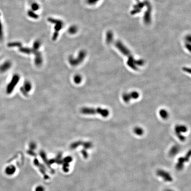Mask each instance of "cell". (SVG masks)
<instances>
[{
  "mask_svg": "<svg viewBox=\"0 0 191 191\" xmlns=\"http://www.w3.org/2000/svg\"><path fill=\"white\" fill-rule=\"evenodd\" d=\"M116 46L119 50L124 54L128 56V61L127 62V65L129 66L130 68L133 70H138V67L136 65H138L139 66H142L144 64L145 62L143 60H135L133 58L131 53L127 49L125 46H123L121 42H117L116 43Z\"/></svg>",
  "mask_w": 191,
  "mask_h": 191,
  "instance_id": "1",
  "label": "cell"
},
{
  "mask_svg": "<svg viewBox=\"0 0 191 191\" xmlns=\"http://www.w3.org/2000/svg\"><path fill=\"white\" fill-rule=\"evenodd\" d=\"M80 112L84 115H100L104 117H107L109 115V111L108 110V109L102 108L101 107H82L80 110Z\"/></svg>",
  "mask_w": 191,
  "mask_h": 191,
  "instance_id": "2",
  "label": "cell"
},
{
  "mask_svg": "<svg viewBox=\"0 0 191 191\" xmlns=\"http://www.w3.org/2000/svg\"><path fill=\"white\" fill-rule=\"evenodd\" d=\"M86 56V52L85 50H81L78 53L76 58L73 56H70L68 58V61L72 66H76L82 63Z\"/></svg>",
  "mask_w": 191,
  "mask_h": 191,
  "instance_id": "3",
  "label": "cell"
},
{
  "mask_svg": "<svg viewBox=\"0 0 191 191\" xmlns=\"http://www.w3.org/2000/svg\"><path fill=\"white\" fill-rule=\"evenodd\" d=\"M20 80V76L17 74L13 75L10 82L8 83L6 88V93L8 94H11L17 84Z\"/></svg>",
  "mask_w": 191,
  "mask_h": 191,
  "instance_id": "4",
  "label": "cell"
},
{
  "mask_svg": "<svg viewBox=\"0 0 191 191\" xmlns=\"http://www.w3.org/2000/svg\"><path fill=\"white\" fill-rule=\"evenodd\" d=\"M191 156L190 151L188 152L185 157H180L179 158L178 162L176 165V169L177 170H181L183 169L184 166L185 162L188 161Z\"/></svg>",
  "mask_w": 191,
  "mask_h": 191,
  "instance_id": "5",
  "label": "cell"
},
{
  "mask_svg": "<svg viewBox=\"0 0 191 191\" xmlns=\"http://www.w3.org/2000/svg\"><path fill=\"white\" fill-rule=\"evenodd\" d=\"M139 96V94L136 91H133L130 93H124L122 95V99L125 103H128L131 99H137Z\"/></svg>",
  "mask_w": 191,
  "mask_h": 191,
  "instance_id": "6",
  "label": "cell"
},
{
  "mask_svg": "<svg viewBox=\"0 0 191 191\" xmlns=\"http://www.w3.org/2000/svg\"><path fill=\"white\" fill-rule=\"evenodd\" d=\"M175 131L179 139L181 141H184L185 140V137L181 134V133L186 132L187 131L186 126L184 125H177L175 126Z\"/></svg>",
  "mask_w": 191,
  "mask_h": 191,
  "instance_id": "7",
  "label": "cell"
},
{
  "mask_svg": "<svg viewBox=\"0 0 191 191\" xmlns=\"http://www.w3.org/2000/svg\"><path fill=\"white\" fill-rule=\"evenodd\" d=\"M48 20L50 23L55 24V26L54 27V29L55 32H59L60 31L62 30L64 25H63L64 23L62 21L59 19H55V18H53L51 17L48 18Z\"/></svg>",
  "mask_w": 191,
  "mask_h": 191,
  "instance_id": "8",
  "label": "cell"
},
{
  "mask_svg": "<svg viewBox=\"0 0 191 191\" xmlns=\"http://www.w3.org/2000/svg\"><path fill=\"white\" fill-rule=\"evenodd\" d=\"M157 174L162 178L165 181L172 182V178L170 174L164 170L159 169L157 172Z\"/></svg>",
  "mask_w": 191,
  "mask_h": 191,
  "instance_id": "9",
  "label": "cell"
},
{
  "mask_svg": "<svg viewBox=\"0 0 191 191\" xmlns=\"http://www.w3.org/2000/svg\"><path fill=\"white\" fill-rule=\"evenodd\" d=\"M35 55L34 62L35 65L37 66H41L43 62V57L41 53L39 51H34L33 50V53Z\"/></svg>",
  "mask_w": 191,
  "mask_h": 191,
  "instance_id": "10",
  "label": "cell"
},
{
  "mask_svg": "<svg viewBox=\"0 0 191 191\" xmlns=\"http://www.w3.org/2000/svg\"><path fill=\"white\" fill-rule=\"evenodd\" d=\"M12 63L10 61H7L0 66V72L5 73L11 68Z\"/></svg>",
  "mask_w": 191,
  "mask_h": 191,
  "instance_id": "11",
  "label": "cell"
},
{
  "mask_svg": "<svg viewBox=\"0 0 191 191\" xmlns=\"http://www.w3.org/2000/svg\"><path fill=\"white\" fill-rule=\"evenodd\" d=\"M179 150L180 148L178 145H176L172 147V148L169 151V156L171 157L175 156L178 153Z\"/></svg>",
  "mask_w": 191,
  "mask_h": 191,
  "instance_id": "12",
  "label": "cell"
},
{
  "mask_svg": "<svg viewBox=\"0 0 191 191\" xmlns=\"http://www.w3.org/2000/svg\"><path fill=\"white\" fill-rule=\"evenodd\" d=\"M19 50L20 52L23 53L24 54H32L33 50L32 48H27V47H21L19 48Z\"/></svg>",
  "mask_w": 191,
  "mask_h": 191,
  "instance_id": "13",
  "label": "cell"
},
{
  "mask_svg": "<svg viewBox=\"0 0 191 191\" xmlns=\"http://www.w3.org/2000/svg\"><path fill=\"white\" fill-rule=\"evenodd\" d=\"M27 93H29L32 89V85L29 81H26L24 82L23 86H22Z\"/></svg>",
  "mask_w": 191,
  "mask_h": 191,
  "instance_id": "14",
  "label": "cell"
},
{
  "mask_svg": "<svg viewBox=\"0 0 191 191\" xmlns=\"http://www.w3.org/2000/svg\"><path fill=\"white\" fill-rule=\"evenodd\" d=\"M8 48H19L22 47V44L21 42H10L7 44Z\"/></svg>",
  "mask_w": 191,
  "mask_h": 191,
  "instance_id": "15",
  "label": "cell"
},
{
  "mask_svg": "<svg viewBox=\"0 0 191 191\" xmlns=\"http://www.w3.org/2000/svg\"><path fill=\"white\" fill-rule=\"evenodd\" d=\"M29 17L34 19H38L39 17V16L36 13H35L34 11H32V10H29L27 13Z\"/></svg>",
  "mask_w": 191,
  "mask_h": 191,
  "instance_id": "16",
  "label": "cell"
},
{
  "mask_svg": "<svg viewBox=\"0 0 191 191\" xmlns=\"http://www.w3.org/2000/svg\"><path fill=\"white\" fill-rule=\"evenodd\" d=\"M159 115L163 119H167L169 117V113L165 109H161L159 111Z\"/></svg>",
  "mask_w": 191,
  "mask_h": 191,
  "instance_id": "17",
  "label": "cell"
},
{
  "mask_svg": "<svg viewBox=\"0 0 191 191\" xmlns=\"http://www.w3.org/2000/svg\"><path fill=\"white\" fill-rule=\"evenodd\" d=\"M133 131L137 135L139 136H141V135H142V134H143L144 131L143 129L142 128H141L140 127H135L133 129Z\"/></svg>",
  "mask_w": 191,
  "mask_h": 191,
  "instance_id": "18",
  "label": "cell"
},
{
  "mask_svg": "<svg viewBox=\"0 0 191 191\" xmlns=\"http://www.w3.org/2000/svg\"><path fill=\"white\" fill-rule=\"evenodd\" d=\"M78 31V28L76 25H72L68 29V32L71 35H74Z\"/></svg>",
  "mask_w": 191,
  "mask_h": 191,
  "instance_id": "19",
  "label": "cell"
},
{
  "mask_svg": "<svg viewBox=\"0 0 191 191\" xmlns=\"http://www.w3.org/2000/svg\"><path fill=\"white\" fill-rule=\"evenodd\" d=\"M41 46V42L39 40H37L34 42L33 48L32 49L35 51H38Z\"/></svg>",
  "mask_w": 191,
  "mask_h": 191,
  "instance_id": "20",
  "label": "cell"
},
{
  "mask_svg": "<svg viewBox=\"0 0 191 191\" xmlns=\"http://www.w3.org/2000/svg\"><path fill=\"white\" fill-rule=\"evenodd\" d=\"M6 172L8 175H12L16 171V169L14 166H8V167L6 169Z\"/></svg>",
  "mask_w": 191,
  "mask_h": 191,
  "instance_id": "21",
  "label": "cell"
},
{
  "mask_svg": "<svg viewBox=\"0 0 191 191\" xmlns=\"http://www.w3.org/2000/svg\"><path fill=\"white\" fill-rule=\"evenodd\" d=\"M82 77L79 74H77L76 75H75L74 77V82L75 84H80L82 81Z\"/></svg>",
  "mask_w": 191,
  "mask_h": 191,
  "instance_id": "22",
  "label": "cell"
},
{
  "mask_svg": "<svg viewBox=\"0 0 191 191\" xmlns=\"http://www.w3.org/2000/svg\"><path fill=\"white\" fill-rule=\"evenodd\" d=\"M31 10L32 11L35 12L38 11L40 9V5H39L37 2H33L31 4Z\"/></svg>",
  "mask_w": 191,
  "mask_h": 191,
  "instance_id": "23",
  "label": "cell"
},
{
  "mask_svg": "<svg viewBox=\"0 0 191 191\" xmlns=\"http://www.w3.org/2000/svg\"><path fill=\"white\" fill-rule=\"evenodd\" d=\"M3 29L1 20V13H0V41H2L3 39Z\"/></svg>",
  "mask_w": 191,
  "mask_h": 191,
  "instance_id": "24",
  "label": "cell"
},
{
  "mask_svg": "<svg viewBox=\"0 0 191 191\" xmlns=\"http://www.w3.org/2000/svg\"><path fill=\"white\" fill-rule=\"evenodd\" d=\"M59 33L58 32H54L53 36H52V39L53 41H55L56 40H57V38L59 37Z\"/></svg>",
  "mask_w": 191,
  "mask_h": 191,
  "instance_id": "25",
  "label": "cell"
},
{
  "mask_svg": "<svg viewBox=\"0 0 191 191\" xmlns=\"http://www.w3.org/2000/svg\"><path fill=\"white\" fill-rule=\"evenodd\" d=\"M35 191H45V188L41 185H39L35 188Z\"/></svg>",
  "mask_w": 191,
  "mask_h": 191,
  "instance_id": "26",
  "label": "cell"
},
{
  "mask_svg": "<svg viewBox=\"0 0 191 191\" xmlns=\"http://www.w3.org/2000/svg\"><path fill=\"white\" fill-rule=\"evenodd\" d=\"M99 0H87V3L90 5H94Z\"/></svg>",
  "mask_w": 191,
  "mask_h": 191,
  "instance_id": "27",
  "label": "cell"
},
{
  "mask_svg": "<svg viewBox=\"0 0 191 191\" xmlns=\"http://www.w3.org/2000/svg\"><path fill=\"white\" fill-rule=\"evenodd\" d=\"M20 91H21V93L24 96H28V93H27V92H26L25 90L24 89V88H23V87H21L20 88Z\"/></svg>",
  "mask_w": 191,
  "mask_h": 191,
  "instance_id": "28",
  "label": "cell"
},
{
  "mask_svg": "<svg viewBox=\"0 0 191 191\" xmlns=\"http://www.w3.org/2000/svg\"><path fill=\"white\" fill-rule=\"evenodd\" d=\"M183 70L184 71H185V72H186L187 73H189V74H190V72H191L190 69L188 68V67H184L183 68Z\"/></svg>",
  "mask_w": 191,
  "mask_h": 191,
  "instance_id": "29",
  "label": "cell"
},
{
  "mask_svg": "<svg viewBox=\"0 0 191 191\" xmlns=\"http://www.w3.org/2000/svg\"><path fill=\"white\" fill-rule=\"evenodd\" d=\"M173 191V190H171V189H167V190H166V191Z\"/></svg>",
  "mask_w": 191,
  "mask_h": 191,
  "instance_id": "30",
  "label": "cell"
}]
</instances>
